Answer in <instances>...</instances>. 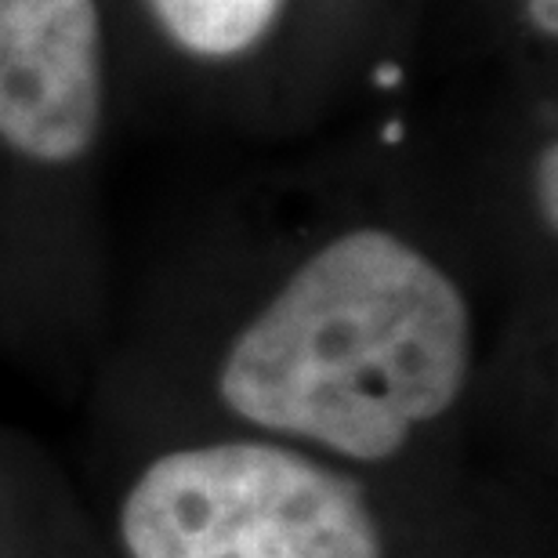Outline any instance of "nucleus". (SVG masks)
<instances>
[{
	"label": "nucleus",
	"mask_w": 558,
	"mask_h": 558,
	"mask_svg": "<svg viewBox=\"0 0 558 558\" xmlns=\"http://www.w3.org/2000/svg\"><path fill=\"white\" fill-rule=\"evenodd\" d=\"M472 371L461 287L385 229L330 240L232 338L218 396L265 432L374 464L439 421Z\"/></svg>",
	"instance_id": "obj_1"
},
{
	"label": "nucleus",
	"mask_w": 558,
	"mask_h": 558,
	"mask_svg": "<svg viewBox=\"0 0 558 558\" xmlns=\"http://www.w3.org/2000/svg\"><path fill=\"white\" fill-rule=\"evenodd\" d=\"M128 558H385L363 489L279 442H207L145 464L120 505Z\"/></svg>",
	"instance_id": "obj_2"
},
{
	"label": "nucleus",
	"mask_w": 558,
	"mask_h": 558,
	"mask_svg": "<svg viewBox=\"0 0 558 558\" xmlns=\"http://www.w3.org/2000/svg\"><path fill=\"white\" fill-rule=\"evenodd\" d=\"M98 0H0V142L37 163H73L102 131Z\"/></svg>",
	"instance_id": "obj_3"
},
{
	"label": "nucleus",
	"mask_w": 558,
	"mask_h": 558,
	"mask_svg": "<svg viewBox=\"0 0 558 558\" xmlns=\"http://www.w3.org/2000/svg\"><path fill=\"white\" fill-rule=\"evenodd\" d=\"M178 48L199 59H236L276 26L283 0H149Z\"/></svg>",
	"instance_id": "obj_4"
},
{
	"label": "nucleus",
	"mask_w": 558,
	"mask_h": 558,
	"mask_svg": "<svg viewBox=\"0 0 558 558\" xmlns=\"http://www.w3.org/2000/svg\"><path fill=\"white\" fill-rule=\"evenodd\" d=\"M537 207H541V218L548 221V229L555 232V226H558V149H555V142L537 160Z\"/></svg>",
	"instance_id": "obj_5"
},
{
	"label": "nucleus",
	"mask_w": 558,
	"mask_h": 558,
	"mask_svg": "<svg viewBox=\"0 0 558 558\" xmlns=\"http://www.w3.org/2000/svg\"><path fill=\"white\" fill-rule=\"evenodd\" d=\"M526 11H530V22L537 26V33L555 37L558 33V0H530Z\"/></svg>",
	"instance_id": "obj_6"
},
{
	"label": "nucleus",
	"mask_w": 558,
	"mask_h": 558,
	"mask_svg": "<svg viewBox=\"0 0 558 558\" xmlns=\"http://www.w3.org/2000/svg\"><path fill=\"white\" fill-rule=\"evenodd\" d=\"M399 81H403L399 65H381V70H377V84H381V87H396Z\"/></svg>",
	"instance_id": "obj_7"
},
{
	"label": "nucleus",
	"mask_w": 558,
	"mask_h": 558,
	"mask_svg": "<svg viewBox=\"0 0 558 558\" xmlns=\"http://www.w3.org/2000/svg\"><path fill=\"white\" fill-rule=\"evenodd\" d=\"M385 138H388V142H396V138H403V128H396V124H392V128H388V131H385Z\"/></svg>",
	"instance_id": "obj_8"
}]
</instances>
